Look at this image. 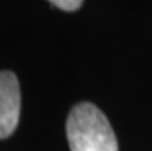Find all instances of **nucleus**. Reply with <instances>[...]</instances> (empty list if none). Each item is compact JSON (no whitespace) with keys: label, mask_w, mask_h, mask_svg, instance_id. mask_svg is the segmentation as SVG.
I'll return each instance as SVG.
<instances>
[{"label":"nucleus","mask_w":152,"mask_h":151,"mask_svg":"<svg viewBox=\"0 0 152 151\" xmlns=\"http://www.w3.org/2000/svg\"><path fill=\"white\" fill-rule=\"evenodd\" d=\"M48 2L63 11H77L82 6L83 0H48Z\"/></svg>","instance_id":"7ed1b4c3"},{"label":"nucleus","mask_w":152,"mask_h":151,"mask_svg":"<svg viewBox=\"0 0 152 151\" xmlns=\"http://www.w3.org/2000/svg\"><path fill=\"white\" fill-rule=\"evenodd\" d=\"M20 85L14 73L0 71V139L10 137L20 119Z\"/></svg>","instance_id":"f03ea898"},{"label":"nucleus","mask_w":152,"mask_h":151,"mask_svg":"<svg viewBox=\"0 0 152 151\" xmlns=\"http://www.w3.org/2000/svg\"><path fill=\"white\" fill-rule=\"evenodd\" d=\"M66 137L71 151H118L108 117L91 102H82L71 110Z\"/></svg>","instance_id":"f257e3e1"}]
</instances>
